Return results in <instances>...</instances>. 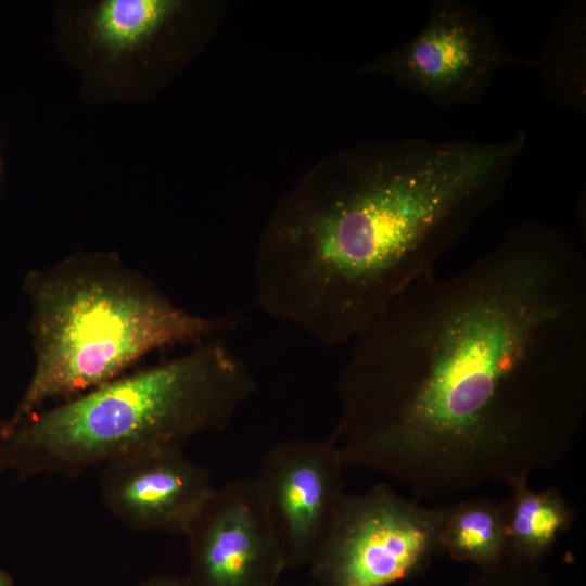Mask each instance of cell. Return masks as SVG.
<instances>
[{
    "instance_id": "obj_7",
    "label": "cell",
    "mask_w": 586,
    "mask_h": 586,
    "mask_svg": "<svg viewBox=\"0 0 586 586\" xmlns=\"http://www.w3.org/2000/svg\"><path fill=\"white\" fill-rule=\"evenodd\" d=\"M515 58L492 18L462 0L435 1L413 38L377 65L404 88L447 110L479 104Z\"/></svg>"
},
{
    "instance_id": "obj_14",
    "label": "cell",
    "mask_w": 586,
    "mask_h": 586,
    "mask_svg": "<svg viewBox=\"0 0 586 586\" xmlns=\"http://www.w3.org/2000/svg\"><path fill=\"white\" fill-rule=\"evenodd\" d=\"M132 586H188V584L183 576L164 574L151 576Z\"/></svg>"
},
{
    "instance_id": "obj_2",
    "label": "cell",
    "mask_w": 586,
    "mask_h": 586,
    "mask_svg": "<svg viewBox=\"0 0 586 586\" xmlns=\"http://www.w3.org/2000/svg\"><path fill=\"white\" fill-rule=\"evenodd\" d=\"M412 138L353 157L320 194L291 201L256 256L257 302L326 345L355 337L502 195L526 146Z\"/></svg>"
},
{
    "instance_id": "obj_13",
    "label": "cell",
    "mask_w": 586,
    "mask_h": 586,
    "mask_svg": "<svg viewBox=\"0 0 586 586\" xmlns=\"http://www.w3.org/2000/svg\"><path fill=\"white\" fill-rule=\"evenodd\" d=\"M463 586H575L559 582L540 563L504 560L497 565L472 572Z\"/></svg>"
},
{
    "instance_id": "obj_10",
    "label": "cell",
    "mask_w": 586,
    "mask_h": 586,
    "mask_svg": "<svg viewBox=\"0 0 586 586\" xmlns=\"http://www.w3.org/2000/svg\"><path fill=\"white\" fill-rule=\"evenodd\" d=\"M214 491L208 471L183 448L123 458L101 467L105 509L138 532L183 535Z\"/></svg>"
},
{
    "instance_id": "obj_4",
    "label": "cell",
    "mask_w": 586,
    "mask_h": 586,
    "mask_svg": "<svg viewBox=\"0 0 586 586\" xmlns=\"http://www.w3.org/2000/svg\"><path fill=\"white\" fill-rule=\"evenodd\" d=\"M23 290L35 364L14 418L105 384L155 349L196 345L241 321L178 306L115 252L73 253L29 271Z\"/></svg>"
},
{
    "instance_id": "obj_16",
    "label": "cell",
    "mask_w": 586,
    "mask_h": 586,
    "mask_svg": "<svg viewBox=\"0 0 586 586\" xmlns=\"http://www.w3.org/2000/svg\"><path fill=\"white\" fill-rule=\"evenodd\" d=\"M1 171H2V160H1V155H0V177H1Z\"/></svg>"
},
{
    "instance_id": "obj_9",
    "label": "cell",
    "mask_w": 586,
    "mask_h": 586,
    "mask_svg": "<svg viewBox=\"0 0 586 586\" xmlns=\"http://www.w3.org/2000/svg\"><path fill=\"white\" fill-rule=\"evenodd\" d=\"M184 537L188 586H275L288 569L254 479L214 488Z\"/></svg>"
},
{
    "instance_id": "obj_15",
    "label": "cell",
    "mask_w": 586,
    "mask_h": 586,
    "mask_svg": "<svg viewBox=\"0 0 586 586\" xmlns=\"http://www.w3.org/2000/svg\"><path fill=\"white\" fill-rule=\"evenodd\" d=\"M0 586H17L14 578L0 568Z\"/></svg>"
},
{
    "instance_id": "obj_8",
    "label": "cell",
    "mask_w": 586,
    "mask_h": 586,
    "mask_svg": "<svg viewBox=\"0 0 586 586\" xmlns=\"http://www.w3.org/2000/svg\"><path fill=\"white\" fill-rule=\"evenodd\" d=\"M335 436L277 442L254 477L288 569L306 566L323 543L345 494Z\"/></svg>"
},
{
    "instance_id": "obj_6",
    "label": "cell",
    "mask_w": 586,
    "mask_h": 586,
    "mask_svg": "<svg viewBox=\"0 0 586 586\" xmlns=\"http://www.w3.org/2000/svg\"><path fill=\"white\" fill-rule=\"evenodd\" d=\"M446 506L426 507L378 483L344 494L309 564L315 586H391L442 553Z\"/></svg>"
},
{
    "instance_id": "obj_1",
    "label": "cell",
    "mask_w": 586,
    "mask_h": 586,
    "mask_svg": "<svg viewBox=\"0 0 586 586\" xmlns=\"http://www.w3.org/2000/svg\"><path fill=\"white\" fill-rule=\"evenodd\" d=\"M353 342L332 432L345 467L418 502L511 485L564 459L586 416L585 256L564 228L521 222Z\"/></svg>"
},
{
    "instance_id": "obj_11",
    "label": "cell",
    "mask_w": 586,
    "mask_h": 586,
    "mask_svg": "<svg viewBox=\"0 0 586 586\" xmlns=\"http://www.w3.org/2000/svg\"><path fill=\"white\" fill-rule=\"evenodd\" d=\"M504 500L505 560L540 563L574 524L576 510L557 487L534 491L528 479L511 485Z\"/></svg>"
},
{
    "instance_id": "obj_12",
    "label": "cell",
    "mask_w": 586,
    "mask_h": 586,
    "mask_svg": "<svg viewBox=\"0 0 586 586\" xmlns=\"http://www.w3.org/2000/svg\"><path fill=\"white\" fill-rule=\"evenodd\" d=\"M441 547L450 559L479 570L502 562L506 555L504 501L480 497L447 505Z\"/></svg>"
},
{
    "instance_id": "obj_5",
    "label": "cell",
    "mask_w": 586,
    "mask_h": 586,
    "mask_svg": "<svg viewBox=\"0 0 586 586\" xmlns=\"http://www.w3.org/2000/svg\"><path fill=\"white\" fill-rule=\"evenodd\" d=\"M184 4L176 0H60L53 41L75 72L90 105L138 104L153 98L164 74L167 43Z\"/></svg>"
},
{
    "instance_id": "obj_3",
    "label": "cell",
    "mask_w": 586,
    "mask_h": 586,
    "mask_svg": "<svg viewBox=\"0 0 586 586\" xmlns=\"http://www.w3.org/2000/svg\"><path fill=\"white\" fill-rule=\"evenodd\" d=\"M245 361L214 337L22 417L0 418V473L76 476L224 431L255 394Z\"/></svg>"
}]
</instances>
